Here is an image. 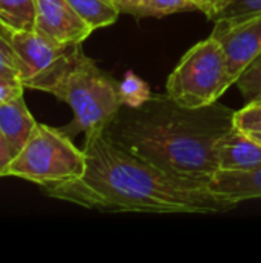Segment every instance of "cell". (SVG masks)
Listing matches in <instances>:
<instances>
[{
	"instance_id": "1",
	"label": "cell",
	"mask_w": 261,
	"mask_h": 263,
	"mask_svg": "<svg viewBox=\"0 0 261 263\" xmlns=\"http://www.w3.org/2000/svg\"><path fill=\"white\" fill-rule=\"evenodd\" d=\"M80 177L43 191L49 197L112 213L220 214L237 205L206 183L175 177L122 149L105 133L85 137Z\"/></svg>"
},
{
	"instance_id": "2",
	"label": "cell",
	"mask_w": 261,
	"mask_h": 263,
	"mask_svg": "<svg viewBox=\"0 0 261 263\" xmlns=\"http://www.w3.org/2000/svg\"><path fill=\"white\" fill-rule=\"evenodd\" d=\"M220 103L186 108L168 94H152L138 108L118 112L105 134L132 156L186 180L209 183L218 171L217 143L234 126Z\"/></svg>"
},
{
	"instance_id": "3",
	"label": "cell",
	"mask_w": 261,
	"mask_h": 263,
	"mask_svg": "<svg viewBox=\"0 0 261 263\" xmlns=\"http://www.w3.org/2000/svg\"><path fill=\"white\" fill-rule=\"evenodd\" d=\"M32 89L49 92L69 105L74 119L62 128L69 137L80 133L85 137L105 133L123 108L118 82L86 57L82 45H72L55 68Z\"/></svg>"
},
{
	"instance_id": "4",
	"label": "cell",
	"mask_w": 261,
	"mask_h": 263,
	"mask_svg": "<svg viewBox=\"0 0 261 263\" xmlns=\"http://www.w3.org/2000/svg\"><path fill=\"white\" fill-rule=\"evenodd\" d=\"M71 139L63 129L37 123L23 148L8 165L5 177H18L43 188L80 177L86 157Z\"/></svg>"
},
{
	"instance_id": "5",
	"label": "cell",
	"mask_w": 261,
	"mask_h": 263,
	"mask_svg": "<svg viewBox=\"0 0 261 263\" xmlns=\"http://www.w3.org/2000/svg\"><path fill=\"white\" fill-rule=\"evenodd\" d=\"M234 82L226 54L212 35L194 45L166 82V94L182 106L203 108L215 103Z\"/></svg>"
},
{
	"instance_id": "6",
	"label": "cell",
	"mask_w": 261,
	"mask_h": 263,
	"mask_svg": "<svg viewBox=\"0 0 261 263\" xmlns=\"http://www.w3.org/2000/svg\"><path fill=\"white\" fill-rule=\"evenodd\" d=\"M5 40L12 49L20 68L25 88H31L51 72L72 46L60 45L38 31H9L0 26Z\"/></svg>"
},
{
	"instance_id": "7",
	"label": "cell",
	"mask_w": 261,
	"mask_h": 263,
	"mask_svg": "<svg viewBox=\"0 0 261 263\" xmlns=\"http://www.w3.org/2000/svg\"><path fill=\"white\" fill-rule=\"evenodd\" d=\"M211 35L222 45L235 83L261 54V14L240 20H217Z\"/></svg>"
},
{
	"instance_id": "8",
	"label": "cell",
	"mask_w": 261,
	"mask_h": 263,
	"mask_svg": "<svg viewBox=\"0 0 261 263\" xmlns=\"http://www.w3.org/2000/svg\"><path fill=\"white\" fill-rule=\"evenodd\" d=\"M35 31L60 45H82L94 31L68 0H35Z\"/></svg>"
},
{
	"instance_id": "9",
	"label": "cell",
	"mask_w": 261,
	"mask_h": 263,
	"mask_svg": "<svg viewBox=\"0 0 261 263\" xmlns=\"http://www.w3.org/2000/svg\"><path fill=\"white\" fill-rule=\"evenodd\" d=\"M218 170L248 171L261 165V145L248 133L232 126L217 143Z\"/></svg>"
},
{
	"instance_id": "10",
	"label": "cell",
	"mask_w": 261,
	"mask_h": 263,
	"mask_svg": "<svg viewBox=\"0 0 261 263\" xmlns=\"http://www.w3.org/2000/svg\"><path fill=\"white\" fill-rule=\"evenodd\" d=\"M209 190L232 203L261 199V165L248 171L218 170L208 183Z\"/></svg>"
},
{
	"instance_id": "11",
	"label": "cell",
	"mask_w": 261,
	"mask_h": 263,
	"mask_svg": "<svg viewBox=\"0 0 261 263\" xmlns=\"http://www.w3.org/2000/svg\"><path fill=\"white\" fill-rule=\"evenodd\" d=\"M35 125L37 122L26 108L23 94L0 105V131L15 154L23 148Z\"/></svg>"
},
{
	"instance_id": "12",
	"label": "cell",
	"mask_w": 261,
	"mask_h": 263,
	"mask_svg": "<svg viewBox=\"0 0 261 263\" xmlns=\"http://www.w3.org/2000/svg\"><path fill=\"white\" fill-rule=\"evenodd\" d=\"M120 14H129L137 18L166 17L177 12L202 11L206 12V5L202 0H112Z\"/></svg>"
},
{
	"instance_id": "13",
	"label": "cell",
	"mask_w": 261,
	"mask_h": 263,
	"mask_svg": "<svg viewBox=\"0 0 261 263\" xmlns=\"http://www.w3.org/2000/svg\"><path fill=\"white\" fill-rule=\"evenodd\" d=\"M0 26L9 31H34L35 0H0Z\"/></svg>"
},
{
	"instance_id": "14",
	"label": "cell",
	"mask_w": 261,
	"mask_h": 263,
	"mask_svg": "<svg viewBox=\"0 0 261 263\" xmlns=\"http://www.w3.org/2000/svg\"><path fill=\"white\" fill-rule=\"evenodd\" d=\"M74 11L95 31L117 22L120 11L112 0H68Z\"/></svg>"
},
{
	"instance_id": "15",
	"label": "cell",
	"mask_w": 261,
	"mask_h": 263,
	"mask_svg": "<svg viewBox=\"0 0 261 263\" xmlns=\"http://www.w3.org/2000/svg\"><path fill=\"white\" fill-rule=\"evenodd\" d=\"M118 92L122 105L125 108H138L143 103H146L152 96L148 83H145L132 71H128L123 80L118 83Z\"/></svg>"
},
{
	"instance_id": "16",
	"label": "cell",
	"mask_w": 261,
	"mask_h": 263,
	"mask_svg": "<svg viewBox=\"0 0 261 263\" xmlns=\"http://www.w3.org/2000/svg\"><path fill=\"white\" fill-rule=\"evenodd\" d=\"M261 14V0H228L212 20H240Z\"/></svg>"
},
{
	"instance_id": "17",
	"label": "cell",
	"mask_w": 261,
	"mask_h": 263,
	"mask_svg": "<svg viewBox=\"0 0 261 263\" xmlns=\"http://www.w3.org/2000/svg\"><path fill=\"white\" fill-rule=\"evenodd\" d=\"M246 102L261 100V54L235 82Z\"/></svg>"
},
{
	"instance_id": "18",
	"label": "cell",
	"mask_w": 261,
	"mask_h": 263,
	"mask_svg": "<svg viewBox=\"0 0 261 263\" xmlns=\"http://www.w3.org/2000/svg\"><path fill=\"white\" fill-rule=\"evenodd\" d=\"M234 126L245 131H261V100L248 102L242 109L234 112Z\"/></svg>"
},
{
	"instance_id": "19",
	"label": "cell",
	"mask_w": 261,
	"mask_h": 263,
	"mask_svg": "<svg viewBox=\"0 0 261 263\" xmlns=\"http://www.w3.org/2000/svg\"><path fill=\"white\" fill-rule=\"evenodd\" d=\"M0 77H14L22 80L18 63L8 42L5 40L2 29H0Z\"/></svg>"
},
{
	"instance_id": "20",
	"label": "cell",
	"mask_w": 261,
	"mask_h": 263,
	"mask_svg": "<svg viewBox=\"0 0 261 263\" xmlns=\"http://www.w3.org/2000/svg\"><path fill=\"white\" fill-rule=\"evenodd\" d=\"M25 85L20 79L0 77V105L23 94Z\"/></svg>"
},
{
	"instance_id": "21",
	"label": "cell",
	"mask_w": 261,
	"mask_h": 263,
	"mask_svg": "<svg viewBox=\"0 0 261 263\" xmlns=\"http://www.w3.org/2000/svg\"><path fill=\"white\" fill-rule=\"evenodd\" d=\"M15 151L12 149V146L9 145V142L5 139V136L0 131V177H5V171L8 168V165L11 163V160L14 159Z\"/></svg>"
},
{
	"instance_id": "22",
	"label": "cell",
	"mask_w": 261,
	"mask_h": 263,
	"mask_svg": "<svg viewBox=\"0 0 261 263\" xmlns=\"http://www.w3.org/2000/svg\"><path fill=\"white\" fill-rule=\"evenodd\" d=\"M205 5H206V15H208V18H211L212 20V17L215 15V12L228 2V0H202Z\"/></svg>"
},
{
	"instance_id": "23",
	"label": "cell",
	"mask_w": 261,
	"mask_h": 263,
	"mask_svg": "<svg viewBox=\"0 0 261 263\" xmlns=\"http://www.w3.org/2000/svg\"><path fill=\"white\" fill-rule=\"evenodd\" d=\"M248 134H249L255 142H258L261 145V131H252V133H248Z\"/></svg>"
}]
</instances>
